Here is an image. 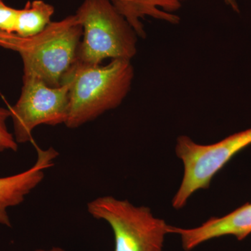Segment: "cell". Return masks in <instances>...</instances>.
Returning a JSON list of instances; mask_svg holds the SVG:
<instances>
[{
    "instance_id": "cell-3",
    "label": "cell",
    "mask_w": 251,
    "mask_h": 251,
    "mask_svg": "<svg viewBox=\"0 0 251 251\" xmlns=\"http://www.w3.org/2000/svg\"><path fill=\"white\" fill-rule=\"evenodd\" d=\"M75 15L83 29L78 62L100 65L105 59L135 57L138 34L110 0H84Z\"/></svg>"
},
{
    "instance_id": "cell-11",
    "label": "cell",
    "mask_w": 251,
    "mask_h": 251,
    "mask_svg": "<svg viewBox=\"0 0 251 251\" xmlns=\"http://www.w3.org/2000/svg\"><path fill=\"white\" fill-rule=\"evenodd\" d=\"M11 117L9 109L0 107V152L6 151H17L18 143L14 134L8 130L6 122Z\"/></svg>"
},
{
    "instance_id": "cell-10",
    "label": "cell",
    "mask_w": 251,
    "mask_h": 251,
    "mask_svg": "<svg viewBox=\"0 0 251 251\" xmlns=\"http://www.w3.org/2000/svg\"><path fill=\"white\" fill-rule=\"evenodd\" d=\"M54 9L43 0L28 1L22 9H18L15 34L26 39L40 34L51 23Z\"/></svg>"
},
{
    "instance_id": "cell-15",
    "label": "cell",
    "mask_w": 251,
    "mask_h": 251,
    "mask_svg": "<svg viewBox=\"0 0 251 251\" xmlns=\"http://www.w3.org/2000/svg\"><path fill=\"white\" fill-rule=\"evenodd\" d=\"M34 251H67L61 247H54L50 249H36Z\"/></svg>"
},
{
    "instance_id": "cell-5",
    "label": "cell",
    "mask_w": 251,
    "mask_h": 251,
    "mask_svg": "<svg viewBox=\"0 0 251 251\" xmlns=\"http://www.w3.org/2000/svg\"><path fill=\"white\" fill-rule=\"evenodd\" d=\"M251 145V128L212 145H199L186 135L177 139L176 153L184 163V176L173 200L175 209L184 207L188 198L209 188L211 179L237 153Z\"/></svg>"
},
{
    "instance_id": "cell-13",
    "label": "cell",
    "mask_w": 251,
    "mask_h": 251,
    "mask_svg": "<svg viewBox=\"0 0 251 251\" xmlns=\"http://www.w3.org/2000/svg\"><path fill=\"white\" fill-rule=\"evenodd\" d=\"M21 39L16 34H8L0 31V46L5 49L16 50Z\"/></svg>"
},
{
    "instance_id": "cell-6",
    "label": "cell",
    "mask_w": 251,
    "mask_h": 251,
    "mask_svg": "<svg viewBox=\"0 0 251 251\" xmlns=\"http://www.w3.org/2000/svg\"><path fill=\"white\" fill-rule=\"evenodd\" d=\"M69 82L51 87L34 78H23L19 99L9 109L14 135L18 144L32 140V132L39 125L64 124L69 113Z\"/></svg>"
},
{
    "instance_id": "cell-8",
    "label": "cell",
    "mask_w": 251,
    "mask_h": 251,
    "mask_svg": "<svg viewBox=\"0 0 251 251\" xmlns=\"http://www.w3.org/2000/svg\"><path fill=\"white\" fill-rule=\"evenodd\" d=\"M171 233L179 234L183 249L190 251L210 239L234 236L242 241L251 234V203H247L223 217L211 218L195 228L173 227Z\"/></svg>"
},
{
    "instance_id": "cell-1",
    "label": "cell",
    "mask_w": 251,
    "mask_h": 251,
    "mask_svg": "<svg viewBox=\"0 0 251 251\" xmlns=\"http://www.w3.org/2000/svg\"><path fill=\"white\" fill-rule=\"evenodd\" d=\"M133 77L130 61L113 59L105 66L77 61L64 80L70 85L66 126L78 128L117 108L129 92Z\"/></svg>"
},
{
    "instance_id": "cell-14",
    "label": "cell",
    "mask_w": 251,
    "mask_h": 251,
    "mask_svg": "<svg viewBox=\"0 0 251 251\" xmlns=\"http://www.w3.org/2000/svg\"><path fill=\"white\" fill-rule=\"evenodd\" d=\"M227 6H229L235 12L239 13V7L237 0H224Z\"/></svg>"
},
{
    "instance_id": "cell-2",
    "label": "cell",
    "mask_w": 251,
    "mask_h": 251,
    "mask_svg": "<svg viewBox=\"0 0 251 251\" xmlns=\"http://www.w3.org/2000/svg\"><path fill=\"white\" fill-rule=\"evenodd\" d=\"M83 29L75 15L51 22L40 34L20 41L23 78L59 87L77 61Z\"/></svg>"
},
{
    "instance_id": "cell-7",
    "label": "cell",
    "mask_w": 251,
    "mask_h": 251,
    "mask_svg": "<svg viewBox=\"0 0 251 251\" xmlns=\"http://www.w3.org/2000/svg\"><path fill=\"white\" fill-rule=\"evenodd\" d=\"M59 153L54 148H37L35 163L29 169L18 174L0 177V225L11 227L8 209L24 202L26 196L39 185L45 171L54 166Z\"/></svg>"
},
{
    "instance_id": "cell-9",
    "label": "cell",
    "mask_w": 251,
    "mask_h": 251,
    "mask_svg": "<svg viewBox=\"0 0 251 251\" xmlns=\"http://www.w3.org/2000/svg\"><path fill=\"white\" fill-rule=\"evenodd\" d=\"M117 11L127 20L138 36L145 37L141 20L145 17L166 21L171 24L179 23L175 14L187 0H110Z\"/></svg>"
},
{
    "instance_id": "cell-4",
    "label": "cell",
    "mask_w": 251,
    "mask_h": 251,
    "mask_svg": "<svg viewBox=\"0 0 251 251\" xmlns=\"http://www.w3.org/2000/svg\"><path fill=\"white\" fill-rule=\"evenodd\" d=\"M87 208L94 219L110 225L115 237L114 251H163L171 226L154 217L150 208L110 196L96 198Z\"/></svg>"
},
{
    "instance_id": "cell-12",
    "label": "cell",
    "mask_w": 251,
    "mask_h": 251,
    "mask_svg": "<svg viewBox=\"0 0 251 251\" xmlns=\"http://www.w3.org/2000/svg\"><path fill=\"white\" fill-rule=\"evenodd\" d=\"M18 9L5 4L0 0V31L8 34H15Z\"/></svg>"
}]
</instances>
